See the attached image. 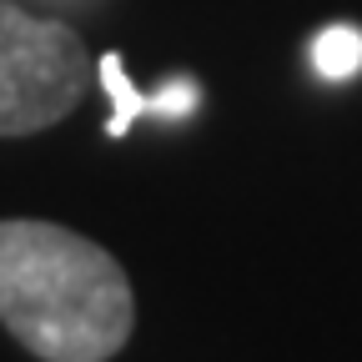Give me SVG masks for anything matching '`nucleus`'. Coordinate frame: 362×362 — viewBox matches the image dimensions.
<instances>
[{
	"label": "nucleus",
	"mask_w": 362,
	"mask_h": 362,
	"mask_svg": "<svg viewBox=\"0 0 362 362\" xmlns=\"http://www.w3.org/2000/svg\"><path fill=\"white\" fill-rule=\"evenodd\" d=\"M0 322L40 362H111L136 327L121 262L61 221H0Z\"/></svg>",
	"instance_id": "nucleus-1"
},
{
	"label": "nucleus",
	"mask_w": 362,
	"mask_h": 362,
	"mask_svg": "<svg viewBox=\"0 0 362 362\" xmlns=\"http://www.w3.org/2000/svg\"><path fill=\"white\" fill-rule=\"evenodd\" d=\"M90 86V56L66 21L0 0V136H35L66 121Z\"/></svg>",
	"instance_id": "nucleus-2"
},
{
	"label": "nucleus",
	"mask_w": 362,
	"mask_h": 362,
	"mask_svg": "<svg viewBox=\"0 0 362 362\" xmlns=\"http://www.w3.org/2000/svg\"><path fill=\"white\" fill-rule=\"evenodd\" d=\"M312 66L327 81H347L362 71V30L357 25H327L312 40Z\"/></svg>",
	"instance_id": "nucleus-3"
}]
</instances>
